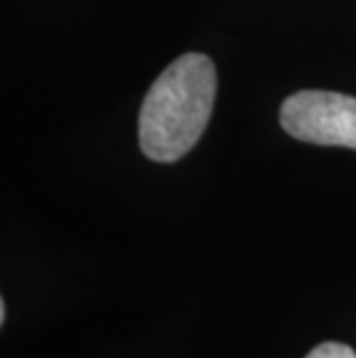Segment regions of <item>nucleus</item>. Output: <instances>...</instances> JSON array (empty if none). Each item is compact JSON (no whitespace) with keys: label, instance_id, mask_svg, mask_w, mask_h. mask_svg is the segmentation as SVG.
<instances>
[{"label":"nucleus","instance_id":"1","mask_svg":"<svg viewBox=\"0 0 356 358\" xmlns=\"http://www.w3.org/2000/svg\"><path fill=\"white\" fill-rule=\"evenodd\" d=\"M215 102V67L183 53L155 79L139 111V146L153 162H176L206 129Z\"/></svg>","mask_w":356,"mask_h":358},{"label":"nucleus","instance_id":"2","mask_svg":"<svg viewBox=\"0 0 356 358\" xmlns=\"http://www.w3.org/2000/svg\"><path fill=\"white\" fill-rule=\"evenodd\" d=\"M280 123L294 139L356 150V97L331 90H299L280 109Z\"/></svg>","mask_w":356,"mask_h":358},{"label":"nucleus","instance_id":"3","mask_svg":"<svg viewBox=\"0 0 356 358\" xmlns=\"http://www.w3.org/2000/svg\"><path fill=\"white\" fill-rule=\"evenodd\" d=\"M306 358H356V354L345 342H322Z\"/></svg>","mask_w":356,"mask_h":358},{"label":"nucleus","instance_id":"4","mask_svg":"<svg viewBox=\"0 0 356 358\" xmlns=\"http://www.w3.org/2000/svg\"><path fill=\"white\" fill-rule=\"evenodd\" d=\"M5 317H7V308H5V301H0V324H5Z\"/></svg>","mask_w":356,"mask_h":358}]
</instances>
